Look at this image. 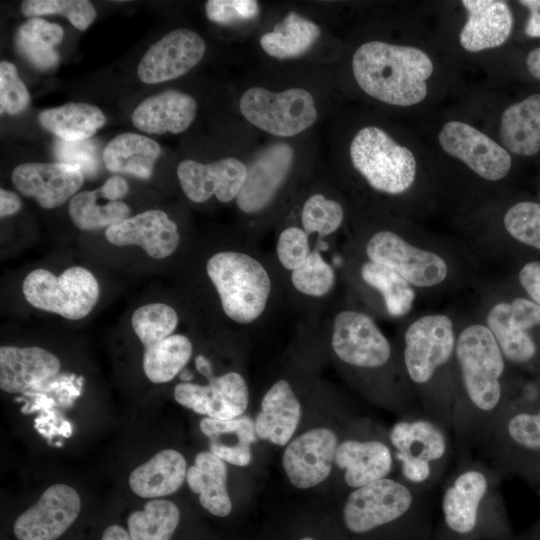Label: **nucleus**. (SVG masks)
<instances>
[{"label": "nucleus", "mask_w": 540, "mask_h": 540, "mask_svg": "<svg viewBox=\"0 0 540 540\" xmlns=\"http://www.w3.org/2000/svg\"><path fill=\"white\" fill-rule=\"evenodd\" d=\"M53 152L60 163L79 168L85 176L91 177L101 168L99 150L92 141L70 142L58 139L54 142Z\"/></svg>", "instance_id": "49530a36"}, {"label": "nucleus", "mask_w": 540, "mask_h": 540, "mask_svg": "<svg viewBox=\"0 0 540 540\" xmlns=\"http://www.w3.org/2000/svg\"><path fill=\"white\" fill-rule=\"evenodd\" d=\"M40 125L64 141H83L101 128L106 118L100 108L87 104L69 102L59 107L41 111Z\"/></svg>", "instance_id": "f704fd0d"}, {"label": "nucleus", "mask_w": 540, "mask_h": 540, "mask_svg": "<svg viewBox=\"0 0 540 540\" xmlns=\"http://www.w3.org/2000/svg\"><path fill=\"white\" fill-rule=\"evenodd\" d=\"M357 268L359 284L375 296L378 310L386 317H406L414 306L417 291L395 270L362 255Z\"/></svg>", "instance_id": "c85d7f7f"}, {"label": "nucleus", "mask_w": 540, "mask_h": 540, "mask_svg": "<svg viewBox=\"0 0 540 540\" xmlns=\"http://www.w3.org/2000/svg\"><path fill=\"white\" fill-rule=\"evenodd\" d=\"M528 72L540 81V47L533 49L526 58Z\"/></svg>", "instance_id": "4d7b16f0"}, {"label": "nucleus", "mask_w": 540, "mask_h": 540, "mask_svg": "<svg viewBox=\"0 0 540 540\" xmlns=\"http://www.w3.org/2000/svg\"><path fill=\"white\" fill-rule=\"evenodd\" d=\"M96 190L82 191L70 199L69 215L74 225L84 231L110 227L130 217V207L121 201L99 203Z\"/></svg>", "instance_id": "ea45409f"}, {"label": "nucleus", "mask_w": 540, "mask_h": 540, "mask_svg": "<svg viewBox=\"0 0 540 540\" xmlns=\"http://www.w3.org/2000/svg\"><path fill=\"white\" fill-rule=\"evenodd\" d=\"M239 108L248 122L279 137L294 136L317 119L312 95L301 88L272 92L252 87L241 96Z\"/></svg>", "instance_id": "4468645a"}, {"label": "nucleus", "mask_w": 540, "mask_h": 540, "mask_svg": "<svg viewBox=\"0 0 540 540\" xmlns=\"http://www.w3.org/2000/svg\"><path fill=\"white\" fill-rule=\"evenodd\" d=\"M290 279L299 293L320 298L333 289L336 275L333 267L314 249L300 266L291 271Z\"/></svg>", "instance_id": "37998d69"}, {"label": "nucleus", "mask_w": 540, "mask_h": 540, "mask_svg": "<svg viewBox=\"0 0 540 540\" xmlns=\"http://www.w3.org/2000/svg\"><path fill=\"white\" fill-rule=\"evenodd\" d=\"M400 478L431 492L446 478L455 453L450 428L423 411L401 416L388 431Z\"/></svg>", "instance_id": "0eeeda50"}, {"label": "nucleus", "mask_w": 540, "mask_h": 540, "mask_svg": "<svg viewBox=\"0 0 540 540\" xmlns=\"http://www.w3.org/2000/svg\"><path fill=\"white\" fill-rule=\"evenodd\" d=\"M311 251L309 235L302 228L291 226L278 236L277 258L282 267L290 272L300 266Z\"/></svg>", "instance_id": "09e8293b"}, {"label": "nucleus", "mask_w": 540, "mask_h": 540, "mask_svg": "<svg viewBox=\"0 0 540 540\" xmlns=\"http://www.w3.org/2000/svg\"><path fill=\"white\" fill-rule=\"evenodd\" d=\"M60 367L59 359L44 348L1 346L0 388L7 393L24 392L54 377Z\"/></svg>", "instance_id": "a878e982"}, {"label": "nucleus", "mask_w": 540, "mask_h": 540, "mask_svg": "<svg viewBox=\"0 0 540 540\" xmlns=\"http://www.w3.org/2000/svg\"><path fill=\"white\" fill-rule=\"evenodd\" d=\"M433 69L425 51L381 41L362 44L352 58L359 87L376 100L400 107L417 105L426 98Z\"/></svg>", "instance_id": "39448f33"}, {"label": "nucleus", "mask_w": 540, "mask_h": 540, "mask_svg": "<svg viewBox=\"0 0 540 540\" xmlns=\"http://www.w3.org/2000/svg\"><path fill=\"white\" fill-rule=\"evenodd\" d=\"M349 151L353 167L372 190L390 197L407 196L416 190L418 166L413 152L383 129H360Z\"/></svg>", "instance_id": "9d476101"}, {"label": "nucleus", "mask_w": 540, "mask_h": 540, "mask_svg": "<svg viewBox=\"0 0 540 540\" xmlns=\"http://www.w3.org/2000/svg\"><path fill=\"white\" fill-rule=\"evenodd\" d=\"M478 450L502 475L540 457V401L531 405L510 399Z\"/></svg>", "instance_id": "f8f14e48"}, {"label": "nucleus", "mask_w": 540, "mask_h": 540, "mask_svg": "<svg viewBox=\"0 0 540 540\" xmlns=\"http://www.w3.org/2000/svg\"><path fill=\"white\" fill-rule=\"evenodd\" d=\"M338 444L336 433L325 427L310 429L291 440L282 456L290 483L298 489H309L327 479Z\"/></svg>", "instance_id": "dca6fc26"}, {"label": "nucleus", "mask_w": 540, "mask_h": 540, "mask_svg": "<svg viewBox=\"0 0 540 540\" xmlns=\"http://www.w3.org/2000/svg\"><path fill=\"white\" fill-rule=\"evenodd\" d=\"M331 347L338 360L355 372L369 398L401 416L421 411L399 348H394L370 314L357 309L339 311L332 322Z\"/></svg>", "instance_id": "f03ea898"}, {"label": "nucleus", "mask_w": 540, "mask_h": 540, "mask_svg": "<svg viewBox=\"0 0 540 540\" xmlns=\"http://www.w3.org/2000/svg\"><path fill=\"white\" fill-rule=\"evenodd\" d=\"M30 95L20 79L16 66L8 61L0 63V112L16 115L29 105Z\"/></svg>", "instance_id": "de8ad7c7"}, {"label": "nucleus", "mask_w": 540, "mask_h": 540, "mask_svg": "<svg viewBox=\"0 0 540 540\" xmlns=\"http://www.w3.org/2000/svg\"><path fill=\"white\" fill-rule=\"evenodd\" d=\"M101 540H132L129 532L119 525H110L103 532Z\"/></svg>", "instance_id": "13d9d810"}, {"label": "nucleus", "mask_w": 540, "mask_h": 540, "mask_svg": "<svg viewBox=\"0 0 540 540\" xmlns=\"http://www.w3.org/2000/svg\"><path fill=\"white\" fill-rule=\"evenodd\" d=\"M342 205L322 194L310 196L301 211L302 229L310 236L326 237L335 233L343 223Z\"/></svg>", "instance_id": "c03bdc74"}, {"label": "nucleus", "mask_w": 540, "mask_h": 540, "mask_svg": "<svg viewBox=\"0 0 540 540\" xmlns=\"http://www.w3.org/2000/svg\"><path fill=\"white\" fill-rule=\"evenodd\" d=\"M105 237L116 246H139L155 259L169 257L180 243L176 223L162 210H148L112 225Z\"/></svg>", "instance_id": "b1692460"}, {"label": "nucleus", "mask_w": 540, "mask_h": 540, "mask_svg": "<svg viewBox=\"0 0 540 540\" xmlns=\"http://www.w3.org/2000/svg\"><path fill=\"white\" fill-rule=\"evenodd\" d=\"M60 25L41 18H32L19 26L15 44L20 52L35 68L50 70L59 62L54 49L63 38Z\"/></svg>", "instance_id": "e433bc0d"}, {"label": "nucleus", "mask_w": 540, "mask_h": 540, "mask_svg": "<svg viewBox=\"0 0 540 540\" xmlns=\"http://www.w3.org/2000/svg\"><path fill=\"white\" fill-rule=\"evenodd\" d=\"M21 209V200L17 194L5 189L0 190L1 218L16 214Z\"/></svg>", "instance_id": "5fc2aeb1"}, {"label": "nucleus", "mask_w": 540, "mask_h": 540, "mask_svg": "<svg viewBox=\"0 0 540 540\" xmlns=\"http://www.w3.org/2000/svg\"><path fill=\"white\" fill-rule=\"evenodd\" d=\"M259 10L258 2L254 0H209L205 4L207 18L223 25L252 20Z\"/></svg>", "instance_id": "8fccbe9b"}, {"label": "nucleus", "mask_w": 540, "mask_h": 540, "mask_svg": "<svg viewBox=\"0 0 540 540\" xmlns=\"http://www.w3.org/2000/svg\"><path fill=\"white\" fill-rule=\"evenodd\" d=\"M11 180L23 195L53 209L76 195L84 175L79 168L60 162L23 163L13 169Z\"/></svg>", "instance_id": "5701e85b"}, {"label": "nucleus", "mask_w": 540, "mask_h": 540, "mask_svg": "<svg viewBox=\"0 0 540 540\" xmlns=\"http://www.w3.org/2000/svg\"><path fill=\"white\" fill-rule=\"evenodd\" d=\"M186 474L184 456L174 449H164L131 472L129 485L139 497H163L175 493L186 480Z\"/></svg>", "instance_id": "c756f323"}, {"label": "nucleus", "mask_w": 540, "mask_h": 540, "mask_svg": "<svg viewBox=\"0 0 540 540\" xmlns=\"http://www.w3.org/2000/svg\"><path fill=\"white\" fill-rule=\"evenodd\" d=\"M299 540H315V539L312 538V537H308V536H307V537H303V538H301V539H299Z\"/></svg>", "instance_id": "052dcab7"}, {"label": "nucleus", "mask_w": 540, "mask_h": 540, "mask_svg": "<svg viewBox=\"0 0 540 540\" xmlns=\"http://www.w3.org/2000/svg\"><path fill=\"white\" fill-rule=\"evenodd\" d=\"M458 319L447 312L414 317L399 345L402 364L420 409L452 431Z\"/></svg>", "instance_id": "7ed1b4c3"}, {"label": "nucleus", "mask_w": 540, "mask_h": 540, "mask_svg": "<svg viewBox=\"0 0 540 540\" xmlns=\"http://www.w3.org/2000/svg\"><path fill=\"white\" fill-rule=\"evenodd\" d=\"M293 161L294 150L284 142L260 151L247 165L245 182L235 199L239 210L246 214L263 211L284 184Z\"/></svg>", "instance_id": "412c9836"}, {"label": "nucleus", "mask_w": 540, "mask_h": 540, "mask_svg": "<svg viewBox=\"0 0 540 540\" xmlns=\"http://www.w3.org/2000/svg\"><path fill=\"white\" fill-rule=\"evenodd\" d=\"M26 301L33 307L69 320L86 317L99 298L96 277L86 268L72 266L56 276L47 269H35L22 283Z\"/></svg>", "instance_id": "ddd939ff"}, {"label": "nucleus", "mask_w": 540, "mask_h": 540, "mask_svg": "<svg viewBox=\"0 0 540 540\" xmlns=\"http://www.w3.org/2000/svg\"><path fill=\"white\" fill-rule=\"evenodd\" d=\"M190 339L181 334L145 347L143 369L147 378L154 383L171 381L185 367L192 356Z\"/></svg>", "instance_id": "4c0bfd02"}, {"label": "nucleus", "mask_w": 540, "mask_h": 540, "mask_svg": "<svg viewBox=\"0 0 540 540\" xmlns=\"http://www.w3.org/2000/svg\"><path fill=\"white\" fill-rule=\"evenodd\" d=\"M429 493L402 478L379 479L349 493L342 510L344 525L365 534L424 514Z\"/></svg>", "instance_id": "9b49d317"}, {"label": "nucleus", "mask_w": 540, "mask_h": 540, "mask_svg": "<svg viewBox=\"0 0 540 540\" xmlns=\"http://www.w3.org/2000/svg\"><path fill=\"white\" fill-rule=\"evenodd\" d=\"M320 33L317 24L291 11L271 32L260 37V46L273 58H294L307 52Z\"/></svg>", "instance_id": "c9c22d12"}, {"label": "nucleus", "mask_w": 540, "mask_h": 540, "mask_svg": "<svg viewBox=\"0 0 540 540\" xmlns=\"http://www.w3.org/2000/svg\"><path fill=\"white\" fill-rule=\"evenodd\" d=\"M467 13L459 42L468 52H480L503 45L513 28L512 11L505 1L463 0Z\"/></svg>", "instance_id": "393cba45"}, {"label": "nucleus", "mask_w": 540, "mask_h": 540, "mask_svg": "<svg viewBox=\"0 0 540 540\" xmlns=\"http://www.w3.org/2000/svg\"><path fill=\"white\" fill-rule=\"evenodd\" d=\"M247 175V165L234 157L203 164L184 160L177 167L180 186L188 199L202 203L213 195L221 202L236 199Z\"/></svg>", "instance_id": "4be33fe9"}, {"label": "nucleus", "mask_w": 540, "mask_h": 540, "mask_svg": "<svg viewBox=\"0 0 540 540\" xmlns=\"http://www.w3.org/2000/svg\"><path fill=\"white\" fill-rule=\"evenodd\" d=\"M479 317L491 331L509 366H530L539 358L532 331L540 326V306L529 297H506L495 282L480 290Z\"/></svg>", "instance_id": "1a4fd4ad"}, {"label": "nucleus", "mask_w": 540, "mask_h": 540, "mask_svg": "<svg viewBox=\"0 0 540 540\" xmlns=\"http://www.w3.org/2000/svg\"><path fill=\"white\" fill-rule=\"evenodd\" d=\"M201 432L209 439L210 451L224 462L244 467L251 463V444L256 441L254 422L240 416L230 420L204 417Z\"/></svg>", "instance_id": "2f4dec72"}, {"label": "nucleus", "mask_w": 540, "mask_h": 540, "mask_svg": "<svg viewBox=\"0 0 540 540\" xmlns=\"http://www.w3.org/2000/svg\"><path fill=\"white\" fill-rule=\"evenodd\" d=\"M206 45L202 37L187 28H179L153 44L139 62L141 81L156 84L178 78L203 58Z\"/></svg>", "instance_id": "aec40b11"}, {"label": "nucleus", "mask_w": 540, "mask_h": 540, "mask_svg": "<svg viewBox=\"0 0 540 540\" xmlns=\"http://www.w3.org/2000/svg\"><path fill=\"white\" fill-rule=\"evenodd\" d=\"M189 488L199 496L201 506L212 515L226 517L232 511L227 489V466L211 451H201L187 469Z\"/></svg>", "instance_id": "473e14b6"}, {"label": "nucleus", "mask_w": 540, "mask_h": 540, "mask_svg": "<svg viewBox=\"0 0 540 540\" xmlns=\"http://www.w3.org/2000/svg\"><path fill=\"white\" fill-rule=\"evenodd\" d=\"M178 321L175 309L161 302L143 305L131 317L132 328L144 348L172 335Z\"/></svg>", "instance_id": "a19ab883"}, {"label": "nucleus", "mask_w": 540, "mask_h": 540, "mask_svg": "<svg viewBox=\"0 0 540 540\" xmlns=\"http://www.w3.org/2000/svg\"><path fill=\"white\" fill-rule=\"evenodd\" d=\"M81 509L78 493L71 486L55 484L15 521L19 540H55L76 520Z\"/></svg>", "instance_id": "6ab92c4d"}, {"label": "nucleus", "mask_w": 540, "mask_h": 540, "mask_svg": "<svg viewBox=\"0 0 540 540\" xmlns=\"http://www.w3.org/2000/svg\"><path fill=\"white\" fill-rule=\"evenodd\" d=\"M206 273L230 320L248 325L264 313L272 283L267 269L258 259L241 251H220L208 259Z\"/></svg>", "instance_id": "6e6552de"}, {"label": "nucleus", "mask_w": 540, "mask_h": 540, "mask_svg": "<svg viewBox=\"0 0 540 540\" xmlns=\"http://www.w3.org/2000/svg\"><path fill=\"white\" fill-rule=\"evenodd\" d=\"M501 225L508 238L540 252V203L520 201L511 205Z\"/></svg>", "instance_id": "79ce46f5"}, {"label": "nucleus", "mask_w": 540, "mask_h": 540, "mask_svg": "<svg viewBox=\"0 0 540 540\" xmlns=\"http://www.w3.org/2000/svg\"><path fill=\"white\" fill-rule=\"evenodd\" d=\"M20 11L26 17L62 15L80 31L86 30L96 17L93 4L87 0H25Z\"/></svg>", "instance_id": "a18cd8bd"}, {"label": "nucleus", "mask_w": 540, "mask_h": 540, "mask_svg": "<svg viewBox=\"0 0 540 540\" xmlns=\"http://www.w3.org/2000/svg\"><path fill=\"white\" fill-rule=\"evenodd\" d=\"M515 473L522 475L534 483H537L538 492L540 495V457L523 464L515 471Z\"/></svg>", "instance_id": "6e6d98bb"}, {"label": "nucleus", "mask_w": 540, "mask_h": 540, "mask_svg": "<svg viewBox=\"0 0 540 540\" xmlns=\"http://www.w3.org/2000/svg\"><path fill=\"white\" fill-rule=\"evenodd\" d=\"M179 521L180 510L173 502L154 499L130 514L128 531L132 540H170Z\"/></svg>", "instance_id": "58836bf2"}, {"label": "nucleus", "mask_w": 540, "mask_h": 540, "mask_svg": "<svg viewBox=\"0 0 540 540\" xmlns=\"http://www.w3.org/2000/svg\"><path fill=\"white\" fill-rule=\"evenodd\" d=\"M508 363L477 316L458 319L452 434L457 457L473 454L511 399Z\"/></svg>", "instance_id": "f257e3e1"}, {"label": "nucleus", "mask_w": 540, "mask_h": 540, "mask_svg": "<svg viewBox=\"0 0 540 540\" xmlns=\"http://www.w3.org/2000/svg\"><path fill=\"white\" fill-rule=\"evenodd\" d=\"M197 111L196 100L177 90H166L143 100L133 111V125L150 134H177L193 122Z\"/></svg>", "instance_id": "cd10ccee"}, {"label": "nucleus", "mask_w": 540, "mask_h": 540, "mask_svg": "<svg viewBox=\"0 0 540 540\" xmlns=\"http://www.w3.org/2000/svg\"><path fill=\"white\" fill-rule=\"evenodd\" d=\"M367 259L385 265L407 280L418 292L442 294L472 281V255L463 245L392 228L369 234L361 244Z\"/></svg>", "instance_id": "20e7f679"}, {"label": "nucleus", "mask_w": 540, "mask_h": 540, "mask_svg": "<svg viewBox=\"0 0 540 540\" xmlns=\"http://www.w3.org/2000/svg\"><path fill=\"white\" fill-rule=\"evenodd\" d=\"M207 385L177 384L173 394L182 406L206 417L230 420L242 416L249 403V389L238 372H227L208 379Z\"/></svg>", "instance_id": "a211bd4d"}, {"label": "nucleus", "mask_w": 540, "mask_h": 540, "mask_svg": "<svg viewBox=\"0 0 540 540\" xmlns=\"http://www.w3.org/2000/svg\"><path fill=\"white\" fill-rule=\"evenodd\" d=\"M301 403L290 383L276 381L261 401L254 425L257 436L278 446H285L293 437L300 419Z\"/></svg>", "instance_id": "bb28decb"}, {"label": "nucleus", "mask_w": 540, "mask_h": 540, "mask_svg": "<svg viewBox=\"0 0 540 540\" xmlns=\"http://www.w3.org/2000/svg\"><path fill=\"white\" fill-rule=\"evenodd\" d=\"M128 190V183L118 175L111 176L100 188L96 189L99 197L108 201H118L127 195Z\"/></svg>", "instance_id": "603ef678"}, {"label": "nucleus", "mask_w": 540, "mask_h": 540, "mask_svg": "<svg viewBox=\"0 0 540 540\" xmlns=\"http://www.w3.org/2000/svg\"><path fill=\"white\" fill-rule=\"evenodd\" d=\"M532 540H540V533L533 536Z\"/></svg>", "instance_id": "bf43d9fd"}, {"label": "nucleus", "mask_w": 540, "mask_h": 540, "mask_svg": "<svg viewBox=\"0 0 540 540\" xmlns=\"http://www.w3.org/2000/svg\"><path fill=\"white\" fill-rule=\"evenodd\" d=\"M499 139L515 155L532 156L540 151V94H532L503 111Z\"/></svg>", "instance_id": "7c9ffc66"}, {"label": "nucleus", "mask_w": 540, "mask_h": 540, "mask_svg": "<svg viewBox=\"0 0 540 540\" xmlns=\"http://www.w3.org/2000/svg\"><path fill=\"white\" fill-rule=\"evenodd\" d=\"M518 281L528 297L540 306V261L526 262L519 269Z\"/></svg>", "instance_id": "3c124183"}, {"label": "nucleus", "mask_w": 540, "mask_h": 540, "mask_svg": "<svg viewBox=\"0 0 540 540\" xmlns=\"http://www.w3.org/2000/svg\"><path fill=\"white\" fill-rule=\"evenodd\" d=\"M519 3L529 11L525 33L529 37H540V0H521Z\"/></svg>", "instance_id": "864d4df0"}, {"label": "nucleus", "mask_w": 540, "mask_h": 540, "mask_svg": "<svg viewBox=\"0 0 540 540\" xmlns=\"http://www.w3.org/2000/svg\"><path fill=\"white\" fill-rule=\"evenodd\" d=\"M539 198H540V194H539Z\"/></svg>", "instance_id": "680f3d73"}, {"label": "nucleus", "mask_w": 540, "mask_h": 540, "mask_svg": "<svg viewBox=\"0 0 540 540\" xmlns=\"http://www.w3.org/2000/svg\"><path fill=\"white\" fill-rule=\"evenodd\" d=\"M366 431L342 440L336 450L334 464L342 470L351 491L390 477L396 465L388 432L378 435Z\"/></svg>", "instance_id": "f3484780"}, {"label": "nucleus", "mask_w": 540, "mask_h": 540, "mask_svg": "<svg viewBox=\"0 0 540 540\" xmlns=\"http://www.w3.org/2000/svg\"><path fill=\"white\" fill-rule=\"evenodd\" d=\"M503 475L485 459L473 454L457 457L441 489L440 507L446 528L456 536H471L483 522L503 515Z\"/></svg>", "instance_id": "423d86ee"}, {"label": "nucleus", "mask_w": 540, "mask_h": 540, "mask_svg": "<svg viewBox=\"0 0 540 540\" xmlns=\"http://www.w3.org/2000/svg\"><path fill=\"white\" fill-rule=\"evenodd\" d=\"M438 140L447 154L463 162L482 181L496 183L503 180L511 170L510 153L466 122H446L439 132Z\"/></svg>", "instance_id": "2eb2a0df"}, {"label": "nucleus", "mask_w": 540, "mask_h": 540, "mask_svg": "<svg viewBox=\"0 0 540 540\" xmlns=\"http://www.w3.org/2000/svg\"><path fill=\"white\" fill-rule=\"evenodd\" d=\"M160 153L161 148L153 139L136 133H123L108 142L102 160L111 172L148 179Z\"/></svg>", "instance_id": "72a5a7b5"}]
</instances>
